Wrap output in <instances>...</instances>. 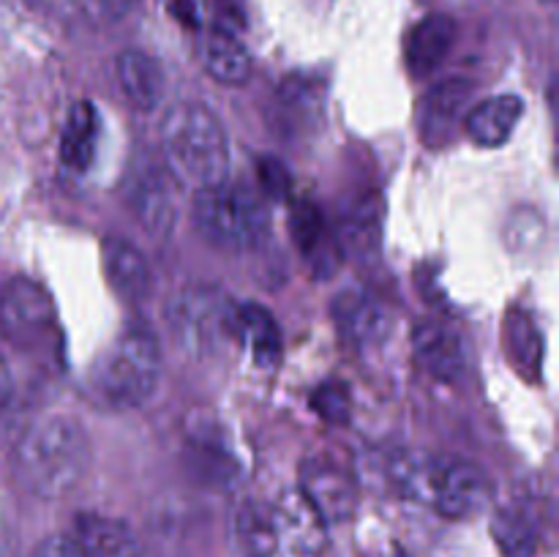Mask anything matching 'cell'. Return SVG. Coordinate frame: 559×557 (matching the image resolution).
Listing matches in <instances>:
<instances>
[{
    "label": "cell",
    "mask_w": 559,
    "mask_h": 557,
    "mask_svg": "<svg viewBox=\"0 0 559 557\" xmlns=\"http://www.w3.org/2000/svg\"><path fill=\"white\" fill-rule=\"evenodd\" d=\"M91 464V440L71 415L36 420L14 448V470L38 497H63L74 489Z\"/></svg>",
    "instance_id": "obj_1"
},
{
    "label": "cell",
    "mask_w": 559,
    "mask_h": 557,
    "mask_svg": "<svg viewBox=\"0 0 559 557\" xmlns=\"http://www.w3.org/2000/svg\"><path fill=\"white\" fill-rule=\"evenodd\" d=\"M391 481L404 497L451 519L484 511L491 497L486 473L462 459L402 453L391 462Z\"/></svg>",
    "instance_id": "obj_2"
},
{
    "label": "cell",
    "mask_w": 559,
    "mask_h": 557,
    "mask_svg": "<svg viewBox=\"0 0 559 557\" xmlns=\"http://www.w3.org/2000/svg\"><path fill=\"white\" fill-rule=\"evenodd\" d=\"M167 167L194 191L227 180L229 142L216 115L197 102L175 104L162 123Z\"/></svg>",
    "instance_id": "obj_3"
},
{
    "label": "cell",
    "mask_w": 559,
    "mask_h": 557,
    "mask_svg": "<svg viewBox=\"0 0 559 557\" xmlns=\"http://www.w3.org/2000/svg\"><path fill=\"white\" fill-rule=\"evenodd\" d=\"M98 393L118 407L147 402L162 380V347L151 328L131 325L109 344L93 371Z\"/></svg>",
    "instance_id": "obj_4"
},
{
    "label": "cell",
    "mask_w": 559,
    "mask_h": 557,
    "mask_svg": "<svg viewBox=\"0 0 559 557\" xmlns=\"http://www.w3.org/2000/svg\"><path fill=\"white\" fill-rule=\"evenodd\" d=\"M194 224L202 238L218 249H254L267 235V208L257 191L240 183H222L200 189L194 197Z\"/></svg>",
    "instance_id": "obj_5"
},
{
    "label": "cell",
    "mask_w": 559,
    "mask_h": 557,
    "mask_svg": "<svg viewBox=\"0 0 559 557\" xmlns=\"http://www.w3.org/2000/svg\"><path fill=\"white\" fill-rule=\"evenodd\" d=\"M175 347L189 358H211L235 336V304L218 289L186 287L164 309Z\"/></svg>",
    "instance_id": "obj_6"
},
{
    "label": "cell",
    "mask_w": 559,
    "mask_h": 557,
    "mask_svg": "<svg viewBox=\"0 0 559 557\" xmlns=\"http://www.w3.org/2000/svg\"><path fill=\"white\" fill-rule=\"evenodd\" d=\"M55 328L52 298L31 278H11L0 293V331L16 347H38Z\"/></svg>",
    "instance_id": "obj_7"
},
{
    "label": "cell",
    "mask_w": 559,
    "mask_h": 557,
    "mask_svg": "<svg viewBox=\"0 0 559 557\" xmlns=\"http://www.w3.org/2000/svg\"><path fill=\"white\" fill-rule=\"evenodd\" d=\"M415 358L431 377L442 382H456L467 371V349L456 328L445 322L426 320L413 333Z\"/></svg>",
    "instance_id": "obj_8"
},
{
    "label": "cell",
    "mask_w": 559,
    "mask_h": 557,
    "mask_svg": "<svg viewBox=\"0 0 559 557\" xmlns=\"http://www.w3.org/2000/svg\"><path fill=\"white\" fill-rule=\"evenodd\" d=\"M475 87L467 80H448L431 87L420 107V137L431 147L445 145L456 134L459 120L464 118V109L473 102Z\"/></svg>",
    "instance_id": "obj_9"
},
{
    "label": "cell",
    "mask_w": 559,
    "mask_h": 557,
    "mask_svg": "<svg viewBox=\"0 0 559 557\" xmlns=\"http://www.w3.org/2000/svg\"><path fill=\"white\" fill-rule=\"evenodd\" d=\"M300 495L306 497V502L314 508L322 522H344L355 508L353 481L328 462L306 464Z\"/></svg>",
    "instance_id": "obj_10"
},
{
    "label": "cell",
    "mask_w": 559,
    "mask_h": 557,
    "mask_svg": "<svg viewBox=\"0 0 559 557\" xmlns=\"http://www.w3.org/2000/svg\"><path fill=\"white\" fill-rule=\"evenodd\" d=\"M336 325L349 342L374 344L388 333V315L380 300L366 289H347L333 300Z\"/></svg>",
    "instance_id": "obj_11"
},
{
    "label": "cell",
    "mask_w": 559,
    "mask_h": 557,
    "mask_svg": "<svg viewBox=\"0 0 559 557\" xmlns=\"http://www.w3.org/2000/svg\"><path fill=\"white\" fill-rule=\"evenodd\" d=\"M76 544L87 557H140V538L126 522L102 513L76 517Z\"/></svg>",
    "instance_id": "obj_12"
},
{
    "label": "cell",
    "mask_w": 559,
    "mask_h": 557,
    "mask_svg": "<svg viewBox=\"0 0 559 557\" xmlns=\"http://www.w3.org/2000/svg\"><path fill=\"white\" fill-rule=\"evenodd\" d=\"M453 38H456V25H453L451 16H424V20L409 31L407 44H404L409 71L418 76L435 71L437 66L442 63V58L448 55V49L453 47Z\"/></svg>",
    "instance_id": "obj_13"
},
{
    "label": "cell",
    "mask_w": 559,
    "mask_h": 557,
    "mask_svg": "<svg viewBox=\"0 0 559 557\" xmlns=\"http://www.w3.org/2000/svg\"><path fill=\"white\" fill-rule=\"evenodd\" d=\"M118 82L126 98L140 109H156L162 104L167 80L156 58L142 49H126L118 58Z\"/></svg>",
    "instance_id": "obj_14"
},
{
    "label": "cell",
    "mask_w": 559,
    "mask_h": 557,
    "mask_svg": "<svg viewBox=\"0 0 559 557\" xmlns=\"http://www.w3.org/2000/svg\"><path fill=\"white\" fill-rule=\"evenodd\" d=\"M524 104L519 96H495L480 102L467 112V134L484 147H500L511 140L513 129L522 120Z\"/></svg>",
    "instance_id": "obj_15"
},
{
    "label": "cell",
    "mask_w": 559,
    "mask_h": 557,
    "mask_svg": "<svg viewBox=\"0 0 559 557\" xmlns=\"http://www.w3.org/2000/svg\"><path fill=\"white\" fill-rule=\"evenodd\" d=\"M104 268L107 278L123 298H142L151 293V268L136 246L129 240L107 238L104 240Z\"/></svg>",
    "instance_id": "obj_16"
},
{
    "label": "cell",
    "mask_w": 559,
    "mask_h": 557,
    "mask_svg": "<svg viewBox=\"0 0 559 557\" xmlns=\"http://www.w3.org/2000/svg\"><path fill=\"white\" fill-rule=\"evenodd\" d=\"M202 63L222 85H243L251 74V55L229 31H211L202 42Z\"/></svg>",
    "instance_id": "obj_17"
},
{
    "label": "cell",
    "mask_w": 559,
    "mask_h": 557,
    "mask_svg": "<svg viewBox=\"0 0 559 557\" xmlns=\"http://www.w3.org/2000/svg\"><path fill=\"white\" fill-rule=\"evenodd\" d=\"M131 205H134L136 218L142 227L153 235V238H164L169 235L175 224V202L169 194V186L162 175L145 173L136 180L134 191H131Z\"/></svg>",
    "instance_id": "obj_18"
},
{
    "label": "cell",
    "mask_w": 559,
    "mask_h": 557,
    "mask_svg": "<svg viewBox=\"0 0 559 557\" xmlns=\"http://www.w3.org/2000/svg\"><path fill=\"white\" fill-rule=\"evenodd\" d=\"M96 137H98V118L91 102H80L69 115V123L63 129V140H60V162L74 173H85L96 153Z\"/></svg>",
    "instance_id": "obj_19"
},
{
    "label": "cell",
    "mask_w": 559,
    "mask_h": 557,
    "mask_svg": "<svg viewBox=\"0 0 559 557\" xmlns=\"http://www.w3.org/2000/svg\"><path fill=\"white\" fill-rule=\"evenodd\" d=\"M235 336L243 339L260 364H273L282 355V333L271 311L262 306H235Z\"/></svg>",
    "instance_id": "obj_20"
},
{
    "label": "cell",
    "mask_w": 559,
    "mask_h": 557,
    "mask_svg": "<svg viewBox=\"0 0 559 557\" xmlns=\"http://www.w3.org/2000/svg\"><path fill=\"white\" fill-rule=\"evenodd\" d=\"M273 522H276L278 541H289L295 549L300 552H317L322 544V522L314 513V508L306 502L304 495L289 497L282 508L273 511Z\"/></svg>",
    "instance_id": "obj_21"
},
{
    "label": "cell",
    "mask_w": 559,
    "mask_h": 557,
    "mask_svg": "<svg viewBox=\"0 0 559 557\" xmlns=\"http://www.w3.org/2000/svg\"><path fill=\"white\" fill-rule=\"evenodd\" d=\"M322 96L309 80H287V85L278 93V109H282V123H298L295 129H304L306 123L317 118Z\"/></svg>",
    "instance_id": "obj_22"
},
{
    "label": "cell",
    "mask_w": 559,
    "mask_h": 557,
    "mask_svg": "<svg viewBox=\"0 0 559 557\" xmlns=\"http://www.w3.org/2000/svg\"><path fill=\"white\" fill-rule=\"evenodd\" d=\"M497 544L506 557H533L535 555V530L519 511H502L491 524Z\"/></svg>",
    "instance_id": "obj_23"
},
{
    "label": "cell",
    "mask_w": 559,
    "mask_h": 557,
    "mask_svg": "<svg viewBox=\"0 0 559 557\" xmlns=\"http://www.w3.org/2000/svg\"><path fill=\"white\" fill-rule=\"evenodd\" d=\"M240 535L243 544L254 557H271L278 546L276 522H273V511H265L262 506H249L240 513Z\"/></svg>",
    "instance_id": "obj_24"
},
{
    "label": "cell",
    "mask_w": 559,
    "mask_h": 557,
    "mask_svg": "<svg viewBox=\"0 0 559 557\" xmlns=\"http://www.w3.org/2000/svg\"><path fill=\"white\" fill-rule=\"evenodd\" d=\"M311 410L328 424H347L349 418V391L342 382H325L311 396Z\"/></svg>",
    "instance_id": "obj_25"
},
{
    "label": "cell",
    "mask_w": 559,
    "mask_h": 557,
    "mask_svg": "<svg viewBox=\"0 0 559 557\" xmlns=\"http://www.w3.org/2000/svg\"><path fill=\"white\" fill-rule=\"evenodd\" d=\"M293 233H295V244H298L306 254H314V251L322 246V240H325L320 211L311 205H300L293 216Z\"/></svg>",
    "instance_id": "obj_26"
},
{
    "label": "cell",
    "mask_w": 559,
    "mask_h": 557,
    "mask_svg": "<svg viewBox=\"0 0 559 557\" xmlns=\"http://www.w3.org/2000/svg\"><path fill=\"white\" fill-rule=\"evenodd\" d=\"M82 9L98 22H118L136 9L140 0H80Z\"/></svg>",
    "instance_id": "obj_27"
},
{
    "label": "cell",
    "mask_w": 559,
    "mask_h": 557,
    "mask_svg": "<svg viewBox=\"0 0 559 557\" xmlns=\"http://www.w3.org/2000/svg\"><path fill=\"white\" fill-rule=\"evenodd\" d=\"M33 557H87L74 535H52L44 541Z\"/></svg>",
    "instance_id": "obj_28"
},
{
    "label": "cell",
    "mask_w": 559,
    "mask_h": 557,
    "mask_svg": "<svg viewBox=\"0 0 559 557\" xmlns=\"http://www.w3.org/2000/svg\"><path fill=\"white\" fill-rule=\"evenodd\" d=\"M9 399H11V377H9V369H5V364L0 360V413L5 410Z\"/></svg>",
    "instance_id": "obj_29"
},
{
    "label": "cell",
    "mask_w": 559,
    "mask_h": 557,
    "mask_svg": "<svg viewBox=\"0 0 559 557\" xmlns=\"http://www.w3.org/2000/svg\"><path fill=\"white\" fill-rule=\"evenodd\" d=\"M178 3V14L183 22H194V0H175Z\"/></svg>",
    "instance_id": "obj_30"
},
{
    "label": "cell",
    "mask_w": 559,
    "mask_h": 557,
    "mask_svg": "<svg viewBox=\"0 0 559 557\" xmlns=\"http://www.w3.org/2000/svg\"><path fill=\"white\" fill-rule=\"evenodd\" d=\"M399 557H407V555H399Z\"/></svg>",
    "instance_id": "obj_31"
}]
</instances>
